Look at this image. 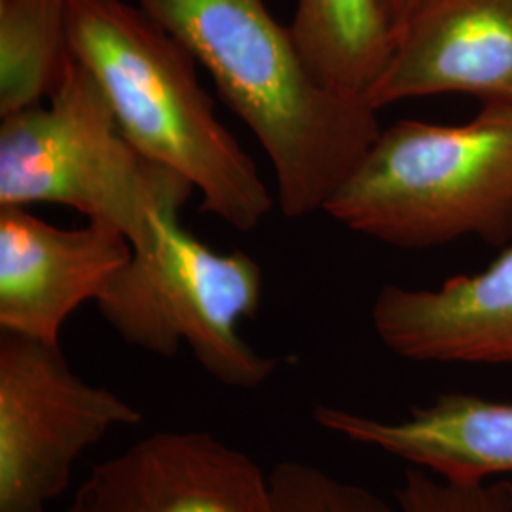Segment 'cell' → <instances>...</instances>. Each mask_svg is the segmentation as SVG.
I'll return each mask as SVG.
<instances>
[{"label": "cell", "instance_id": "cell-1", "mask_svg": "<svg viewBox=\"0 0 512 512\" xmlns=\"http://www.w3.org/2000/svg\"><path fill=\"white\" fill-rule=\"evenodd\" d=\"M192 52L272 162L287 219L323 211L380 135L376 109L319 86L266 0H137Z\"/></svg>", "mask_w": 512, "mask_h": 512}, {"label": "cell", "instance_id": "cell-2", "mask_svg": "<svg viewBox=\"0 0 512 512\" xmlns=\"http://www.w3.org/2000/svg\"><path fill=\"white\" fill-rule=\"evenodd\" d=\"M69 48L105 93L131 145L183 175L202 211L253 230L274 207L251 156L220 124L198 59L141 6L69 0Z\"/></svg>", "mask_w": 512, "mask_h": 512}, {"label": "cell", "instance_id": "cell-3", "mask_svg": "<svg viewBox=\"0 0 512 512\" xmlns=\"http://www.w3.org/2000/svg\"><path fill=\"white\" fill-rule=\"evenodd\" d=\"M401 249L512 234V103H484L461 126L401 120L382 129L323 209Z\"/></svg>", "mask_w": 512, "mask_h": 512}, {"label": "cell", "instance_id": "cell-4", "mask_svg": "<svg viewBox=\"0 0 512 512\" xmlns=\"http://www.w3.org/2000/svg\"><path fill=\"white\" fill-rule=\"evenodd\" d=\"M194 190L129 143L105 93L74 57L50 107L2 116L0 207H73L141 249L156 238V220L179 219Z\"/></svg>", "mask_w": 512, "mask_h": 512}, {"label": "cell", "instance_id": "cell-5", "mask_svg": "<svg viewBox=\"0 0 512 512\" xmlns=\"http://www.w3.org/2000/svg\"><path fill=\"white\" fill-rule=\"evenodd\" d=\"M260 296L262 268L253 256L219 253L179 219H158L154 241L133 249L95 304L129 346L173 357L186 344L220 384L256 389L277 368V359L258 353L239 332Z\"/></svg>", "mask_w": 512, "mask_h": 512}, {"label": "cell", "instance_id": "cell-6", "mask_svg": "<svg viewBox=\"0 0 512 512\" xmlns=\"http://www.w3.org/2000/svg\"><path fill=\"white\" fill-rule=\"evenodd\" d=\"M141 412L84 382L59 344L0 330V512H46L76 459Z\"/></svg>", "mask_w": 512, "mask_h": 512}, {"label": "cell", "instance_id": "cell-7", "mask_svg": "<svg viewBox=\"0 0 512 512\" xmlns=\"http://www.w3.org/2000/svg\"><path fill=\"white\" fill-rule=\"evenodd\" d=\"M69 512H274L270 475L203 431H162L103 461Z\"/></svg>", "mask_w": 512, "mask_h": 512}, {"label": "cell", "instance_id": "cell-8", "mask_svg": "<svg viewBox=\"0 0 512 512\" xmlns=\"http://www.w3.org/2000/svg\"><path fill=\"white\" fill-rule=\"evenodd\" d=\"M131 255L109 224L65 230L27 207H0V330L59 344L73 311L97 302Z\"/></svg>", "mask_w": 512, "mask_h": 512}, {"label": "cell", "instance_id": "cell-9", "mask_svg": "<svg viewBox=\"0 0 512 512\" xmlns=\"http://www.w3.org/2000/svg\"><path fill=\"white\" fill-rule=\"evenodd\" d=\"M439 93L512 103V0H425L366 103Z\"/></svg>", "mask_w": 512, "mask_h": 512}, {"label": "cell", "instance_id": "cell-10", "mask_svg": "<svg viewBox=\"0 0 512 512\" xmlns=\"http://www.w3.org/2000/svg\"><path fill=\"white\" fill-rule=\"evenodd\" d=\"M378 338L420 363L512 365V249L439 289L385 285L372 306Z\"/></svg>", "mask_w": 512, "mask_h": 512}, {"label": "cell", "instance_id": "cell-11", "mask_svg": "<svg viewBox=\"0 0 512 512\" xmlns=\"http://www.w3.org/2000/svg\"><path fill=\"white\" fill-rule=\"evenodd\" d=\"M313 420L330 433L382 450L454 484L512 475V403L471 393H444L397 420L329 404Z\"/></svg>", "mask_w": 512, "mask_h": 512}, {"label": "cell", "instance_id": "cell-12", "mask_svg": "<svg viewBox=\"0 0 512 512\" xmlns=\"http://www.w3.org/2000/svg\"><path fill=\"white\" fill-rule=\"evenodd\" d=\"M289 33L319 86L363 101L397 48L380 0H296Z\"/></svg>", "mask_w": 512, "mask_h": 512}, {"label": "cell", "instance_id": "cell-13", "mask_svg": "<svg viewBox=\"0 0 512 512\" xmlns=\"http://www.w3.org/2000/svg\"><path fill=\"white\" fill-rule=\"evenodd\" d=\"M69 0H0V116L40 105L73 61Z\"/></svg>", "mask_w": 512, "mask_h": 512}, {"label": "cell", "instance_id": "cell-14", "mask_svg": "<svg viewBox=\"0 0 512 512\" xmlns=\"http://www.w3.org/2000/svg\"><path fill=\"white\" fill-rule=\"evenodd\" d=\"M274 512H401L366 486L342 480L327 471L283 461L270 473Z\"/></svg>", "mask_w": 512, "mask_h": 512}, {"label": "cell", "instance_id": "cell-15", "mask_svg": "<svg viewBox=\"0 0 512 512\" xmlns=\"http://www.w3.org/2000/svg\"><path fill=\"white\" fill-rule=\"evenodd\" d=\"M395 501L401 512H512V482L454 484L410 467Z\"/></svg>", "mask_w": 512, "mask_h": 512}, {"label": "cell", "instance_id": "cell-16", "mask_svg": "<svg viewBox=\"0 0 512 512\" xmlns=\"http://www.w3.org/2000/svg\"><path fill=\"white\" fill-rule=\"evenodd\" d=\"M380 2H382L387 21L391 23V27L397 35V42H399L406 25L410 23V19L416 16V12L420 10L421 4L425 0H380Z\"/></svg>", "mask_w": 512, "mask_h": 512}]
</instances>
